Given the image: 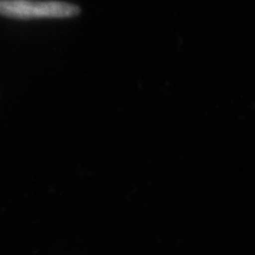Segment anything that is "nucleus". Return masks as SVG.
<instances>
[{
  "instance_id": "1",
  "label": "nucleus",
  "mask_w": 255,
  "mask_h": 255,
  "mask_svg": "<svg viewBox=\"0 0 255 255\" xmlns=\"http://www.w3.org/2000/svg\"><path fill=\"white\" fill-rule=\"evenodd\" d=\"M78 7L65 2H38L30 0H0V14L12 18L71 17Z\"/></svg>"
}]
</instances>
